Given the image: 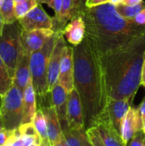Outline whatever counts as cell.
<instances>
[{
	"label": "cell",
	"instance_id": "7bdbcfd3",
	"mask_svg": "<svg viewBox=\"0 0 145 146\" xmlns=\"http://www.w3.org/2000/svg\"><path fill=\"white\" fill-rule=\"evenodd\" d=\"M14 1V4H17V3H22L26 0H13Z\"/></svg>",
	"mask_w": 145,
	"mask_h": 146
},
{
	"label": "cell",
	"instance_id": "d6a6232c",
	"mask_svg": "<svg viewBox=\"0 0 145 146\" xmlns=\"http://www.w3.org/2000/svg\"><path fill=\"white\" fill-rule=\"evenodd\" d=\"M110 0H86L85 6L91 8V7H94V6H97L100 4H103L106 3H109Z\"/></svg>",
	"mask_w": 145,
	"mask_h": 146
},
{
	"label": "cell",
	"instance_id": "277c9868",
	"mask_svg": "<svg viewBox=\"0 0 145 146\" xmlns=\"http://www.w3.org/2000/svg\"><path fill=\"white\" fill-rule=\"evenodd\" d=\"M59 33H55L41 49L32 53L29 56V68L32 82L35 91L36 99L38 100L40 105L39 108L51 104V103L49 102L50 92L47 81L48 64L51 51Z\"/></svg>",
	"mask_w": 145,
	"mask_h": 146
},
{
	"label": "cell",
	"instance_id": "d6986e66",
	"mask_svg": "<svg viewBox=\"0 0 145 146\" xmlns=\"http://www.w3.org/2000/svg\"><path fill=\"white\" fill-rule=\"evenodd\" d=\"M30 81H32V77L29 68V56L21 53L15 67L13 84L23 92Z\"/></svg>",
	"mask_w": 145,
	"mask_h": 146
},
{
	"label": "cell",
	"instance_id": "f546056e",
	"mask_svg": "<svg viewBox=\"0 0 145 146\" xmlns=\"http://www.w3.org/2000/svg\"><path fill=\"white\" fill-rule=\"evenodd\" d=\"M38 3H45L51 8L55 12V16H57L61 11L62 0H38Z\"/></svg>",
	"mask_w": 145,
	"mask_h": 146
},
{
	"label": "cell",
	"instance_id": "3957f363",
	"mask_svg": "<svg viewBox=\"0 0 145 146\" xmlns=\"http://www.w3.org/2000/svg\"><path fill=\"white\" fill-rule=\"evenodd\" d=\"M90 38L99 56L121 48L138 35L145 34V26L122 17L112 3L84 7L79 13Z\"/></svg>",
	"mask_w": 145,
	"mask_h": 146
},
{
	"label": "cell",
	"instance_id": "5b68a950",
	"mask_svg": "<svg viewBox=\"0 0 145 146\" xmlns=\"http://www.w3.org/2000/svg\"><path fill=\"white\" fill-rule=\"evenodd\" d=\"M21 29V27L16 21L13 23L4 24L0 35V56L12 80L21 55L20 36Z\"/></svg>",
	"mask_w": 145,
	"mask_h": 146
},
{
	"label": "cell",
	"instance_id": "816d5d0a",
	"mask_svg": "<svg viewBox=\"0 0 145 146\" xmlns=\"http://www.w3.org/2000/svg\"><path fill=\"white\" fill-rule=\"evenodd\" d=\"M0 146H5V145H0Z\"/></svg>",
	"mask_w": 145,
	"mask_h": 146
},
{
	"label": "cell",
	"instance_id": "ee69618b",
	"mask_svg": "<svg viewBox=\"0 0 145 146\" xmlns=\"http://www.w3.org/2000/svg\"><path fill=\"white\" fill-rule=\"evenodd\" d=\"M3 130V125H2V121H1V116H0V131Z\"/></svg>",
	"mask_w": 145,
	"mask_h": 146
},
{
	"label": "cell",
	"instance_id": "52a82bcc",
	"mask_svg": "<svg viewBox=\"0 0 145 146\" xmlns=\"http://www.w3.org/2000/svg\"><path fill=\"white\" fill-rule=\"evenodd\" d=\"M54 33L52 29H21L20 36L21 53L30 56L32 53L41 49Z\"/></svg>",
	"mask_w": 145,
	"mask_h": 146
},
{
	"label": "cell",
	"instance_id": "ba28073f",
	"mask_svg": "<svg viewBox=\"0 0 145 146\" xmlns=\"http://www.w3.org/2000/svg\"><path fill=\"white\" fill-rule=\"evenodd\" d=\"M17 21L23 30L52 29L53 26L52 17H50L39 4L17 20Z\"/></svg>",
	"mask_w": 145,
	"mask_h": 146
},
{
	"label": "cell",
	"instance_id": "ac0fdd59",
	"mask_svg": "<svg viewBox=\"0 0 145 146\" xmlns=\"http://www.w3.org/2000/svg\"><path fill=\"white\" fill-rule=\"evenodd\" d=\"M94 128L105 146H126L121 134L115 130L108 120L98 123Z\"/></svg>",
	"mask_w": 145,
	"mask_h": 146
},
{
	"label": "cell",
	"instance_id": "5bb4252c",
	"mask_svg": "<svg viewBox=\"0 0 145 146\" xmlns=\"http://www.w3.org/2000/svg\"><path fill=\"white\" fill-rule=\"evenodd\" d=\"M143 131V120L138 108L130 107L121 128V136L125 145L138 132Z\"/></svg>",
	"mask_w": 145,
	"mask_h": 146
},
{
	"label": "cell",
	"instance_id": "f907efd6",
	"mask_svg": "<svg viewBox=\"0 0 145 146\" xmlns=\"http://www.w3.org/2000/svg\"><path fill=\"white\" fill-rule=\"evenodd\" d=\"M86 146H92V145H91V143H89V144H88V145H86Z\"/></svg>",
	"mask_w": 145,
	"mask_h": 146
},
{
	"label": "cell",
	"instance_id": "30bf717a",
	"mask_svg": "<svg viewBox=\"0 0 145 146\" xmlns=\"http://www.w3.org/2000/svg\"><path fill=\"white\" fill-rule=\"evenodd\" d=\"M73 46L66 45L60 62L57 83L69 93L73 89Z\"/></svg>",
	"mask_w": 145,
	"mask_h": 146
},
{
	"label": "cell",
	"instance_id": "7a4b0ae2",
	"mask_svg": "<svg viewBox=\"0 0 145 146\" xmlns=\"http://www.w3.org/2000/svg\"><path fill=\"white\" fill-rule=\"evenodd\" d=\"M144 57L145 34L100 56L108 99H134L141 86Z\"/></svg>",
	"mask_w": 145,
	"mask_h": 146
},
{
	"label": "cell",
	"instance_id": "9a60e30c",
	"mask_svg": "<svg viewBox=\"0 0 145 146\" xmlns=\"http://www.w3.org/2000/svg\"><path fill=\"white\" fill-rule=\"evenodd\" d=\"M67 96L65 89L56 83L50 90V103L58 117L62 131L68 128L67 122Z\"/></svg>",
	"mask_w": 145,
	"mask_h": 146
},
{
	"label": "cell",
	"instance_id": "7dc6e473",
	"mask_svg": "<svg viewBox=\"0 0 145 146\" xmlns=\"http://www.w3.org/2000/svg\"><path fill=\"white\" fill-rule=\"evenodd\" d=\"M3 0H0V8H1V6L3 4Z\"/></svg>",
	"mask_w": 145,
	"mask_h": 146
},
{
	"label": "cell",
	"instance_id": "2e32d148",
	"mask_svg": "<svg viewBox=\"0 0 145 146\" xmlns=\"http://www.w3.org/2000/svg\"><path fill=\"white\" fill-rule=\"evenodd\" d=\"M62 33L67 43L76 46L79 44L85 36V26L80 14L73 16L69 22L66 24Z\"/></svg>",
	"mask_w": 145,
	"mask_h": 146
},
{
	"label": "cell",
	"instance_id": "9c48e42d",
	"mask_svg": "<svg viewBox=\"0 0 145 146\" xmlns=\"http://www.w3.org/2000/svg\"><path fill=\"white\" fill-rule=\"evenodd\" d=\"M133 100L129 99H108L106 105V117L115 130L121 134L122 121L132 106Z\"/></svg>",
	"mask_w": 145,
	"mask_h": 146
},
{
	"label": "cell",
	"instance_id": "7402d4cb",
	"mask_svg": "<svg viewBox=\"0 0 145 146\" xmlns=\"http://www.w3.org/2000/svg\"><path fill=\"white\" fill-rule=\"evenodd\" d=\"M32 122L33 126L35 127L36 131H37L38 134L39 135L41 140H49L48 134H47L45 118H44V113L40 108L36 110Z\"/></svg>",
	"mask_w": 145,
	"mask_h": 146
},
{
	"label": "cell",
	"instance_id": "bcb514c9",
	"mask_svg": "<svg viewBox=\"0 0 145 146\" xmlns=\"http://www.w3.org/2000/svg\"><path fill=\"white\" fill-rule=\"evenodd\" d=\"M80 1H81V3H82L83 6H85V2H86V0H80Z\"/></svg>",
	"mask_w": 145,
	"mask_h": 146
},
{
	"label": "cell",
	"instance_id": "44dd1931",
	"mask_svg": "<svg viewBox=\"0 0 145 146\" xmlns=\"http://www.w3.org/2000/svg\"><path fill=\"white\" fill-rule=\"evenodd\" d=\"M62 136L68 146H86L90 143L85 128H68L62 131Z\"/></svg>",
	"mask_w": 145,
	"mask_h": 146
},
{
	"label": "cell",
	"instance_id": "4dcf8cb0",
	"mask_svg": "<svg viewBox=\"0 0 145 146\" xmlns=\"http://www.w3.org/2000/svg\"><path fill=\"white\" fill-rule=\"evenodd\" d=\"M145 134L143 131L136 133L126 145V146H144V139Z\"/></svg>",
	"mask_w": 145,
	"mask_h": 146
},
{
	"label": "cell",
	"instance_id": "d590c367",
	"mask_svg": "<svg viewBox=\"0 0 145 146\" xmlns=\"http://www.w3.org/2000/svg\"><path fill=\"white\" fill-rule=\"evenodd\" d=\"M144 0H123L121 4L124 5H127V6H132V5H136L138 4L139 3L143 2Z\"/></svg>",
	"mask_w": 145,
	"mask_h": 146
},
{
	"label": "cell",
	"instance_id": "484cf974",
	"mask_svg": "<svg viewBox=\"0 0 145 146\" xmlns=\"http://www.w3.org/2000/svg\"><path fill=\"white\" fill-rule=\"evenodd\" d=\"M38 4V0H26L22 3H17L14 5V12L15 18L19 20L29 11H31L33 8H35Z\"/></svg>",
	"mask_w": 145,
	"mask_h": 146
},
{
	"label": "cell",
	"instance_id": "74e56055",
	"mask_svg": "<svg viewBox=\"0 0 145 146\" xmlns=\"http://www.w3.org/2000/svg\"><path fill=\"white\" fill-rule=\"evenodd\" d=\"M53 146H68V145L66 144L63 136H62V137L60 138V139H59V140H58V141H57Z\"/></svg>",
	"mask_w": 145,
	"mask_h": 146
},
{
	"label": "cell",
	"instance_id": "8d00e7d4",
	"mask_svg": "<svg viewBox=\"0 0 145 146\" xmlns=\"http://www.w3.org/2000/svg\"><path fill=\"white\" fill-rule=\"evenodd\" d=\"M141 86L145 87V57L143 64V68H142V75H141Z\"/></svg>",
	"mask_w": 145,
	"mask_h": 146
},
{
	"label": "cell",
	"instance_id": "8fae6325",
	"mask_svg": "<svg viewBox=\"0 0 145 146\" xmlns=\"http://www.w3.org/2000/svg\"><path fill=\"white\" fill-rule=\"evenodd\" d=\"M67 122L70 129L85 128L81 102L74 88L67 96Z\"/></svg>",
	"mask_w": 145,
	"mask_h": 146
},
{
	"label": "cell",
	"instance_id": "6da1fadb",
	"mask_svg": "<svg viewBox=\"0 0 145 146\" xmlns=\"http://www.w3.org/2000/svg\"><path fill=\"white\" fill-rule=\"evenodd\" d=\"M73 88L77 91L83 110L86 130L107 121V93L100 56L89 38L73 46Z\"/></svg>",
	"mask_w": 145,
	"mask_h": 146
},
{
	"label": "cell",
	"instance_id": "e575fe53",
	"mask_svg": "<svg viewBox=\"0 0 145 146\" xmlns=\"http://www.w3.org/2000/svg\"><path fill=\"white\" fill-rule=\"evenodd\" d=\"M138 111H139V113L141 115V117L143 119L145 116V97L144 98L143 101L141 102V104H139V106L138 107Z\"/></svg>",
	"mask_w": 145,
	"mask_h": 146
},
{
	"label": "cell",
	"instance_id": "83f0119b",
	"mask_svg": "<svg viewBox=\"0 0 145 146\" xmlns=\"http://www.w3.org/2000/svg\"><path fill=\"white\" fill-rule=\"evenodd\" d=\"M18 131L21 133V135H26V136H33V137H39L38 134L35 127L33 126L32 122L30 123H24L21 124L18 127Z\"/></svg>",
	"mask_w": 145,
	"mask_h": 146
},
{
	"label": "cell",
	"instance_id": "4fadbf2b",
	"mask_svg": "<svg viewBox=\"0 0 145 146\" xmlns=\"http://www.w3.org/2000/svg\"><path fill=\"white\" fill-rule=\"evenodd\" d=\"M84 7L80 0H62L59 15L52 17V30L54 33H62L68 21L79 14Z\"/></svg>",
	"mask_w": 145,
	"mask_h": 146
},
{
	"label": "cell",
	"instance_id": "ab89813d",
	"mask_svg": "<svg viewBox=\"0 0 145 146\" xmlns=\"http://www.w3.org/2000/svg\"><path fill=\"white\" fill-rule=\"evenodd\" d=\"M3 26H4V22H3V18H2V16H1V14H0V35L2 34V32H3Z\"/></svg>",
	"mask_w": 145,
	"mask_h": 146
},
{
	"label": "cell",
	"instance_id": "c3c4849f",
	"mask_svg": "<svg viewBox=\"0 0 145 146\" xmlns=\"http://www.w3.org/2000/svg\"><path fill=\"white\" fill-rule=\"evenodd\" d=\"M1 103H2V97L0 96V107H1Z\"/></svg>",
	"mask_w": 145,
	"mask_h": 146
},
{
	"label": "cell",
	"instance_id": "f6af8a7d",
	"mask_svg": "<svg viewBox=\"0 0 145 146\" xmlns=\"http://www.w3.org/2000/svg\"><path fill=\"white\" fill-rule=\"evenodd\" d=\"M29 146H40V145L39 144H37V143H33V144H32L31 145Z\"/></svg>",
	"mask_w": 145,
	"mask_h": 146
},
{
	"label": "cell",
	"instance_id": "e0dca14e",
	"mask_svg": "<svg viewBox=\"0 0 145 146\" xmlns=\"http://www.w3.org/2000/svg\"><path fill=\"white\" fill-rule=\"evenodd\" d=\"M40 109L42 110L45 118L49 142L50 145L53 146L62 136V131L58 117L56 115L54 107L51 104L49 106L42 107Z\"/></svg>",
	"mask_w": 145,
	"mask_h": 146
},
{
	"label": "cell",
	"instance_id": "f35d334b",
	"mask_svg": "<svg viewBox=\"0 0 145 146\" xmlns=\"http://www.w3.org/2000/svg\"><path fill=\"white\" fill-rule=\"evenodd\" d=\"M122 1H123V0H110L109 3H112V4L115 5V6H117V5H119V4H121V3H122Z\"/></svg>",
	"mask_w": 145,
	"mask_h": 146
},
{
	"label": "cell",
	"instance_id": "f1b7e54d",
	"mask_svg": "<svg viewBox=\"0 0 145 146\" xmlns=\"http://www.w3.org/2000/svg\"><path fill=\"white\" fill-rule=\"evenodd\" d=\"M86 134L88 136L91 145L92 146H105L94 127L86 130Z\"/></svg>",
	"mask_w": 145,
	"mask_h": 146
},
{
	"label": "cell",
	"instance_id": "60d3db41",
	"mask_svg": "<svg viewBox=\"0 0 145 146\" xmlns=\"http://www.w3.org/2000/svg\"><path fill=\"white\" fill-rule=\"evenodd\" d=\"M40 146H51L49 140H41V144Z\"/></svg>",
	"mask_w": 145,
	"mask_h": 146
},
{
	"label": "cell",
	"instance_id": "7c38bea8",
	"mask_svg": "<svg viewBox=\"0 0 145 146\" xmlns=\"http://www.w3.org/2000/svg\"><path fill=\"white\" fill-rule=\"evenodd\" d=\"M67 45V41L65 40L62 33H59L56 44L51 51L49 64H48V74H47V81L49 90L50 92L51 88L57 83L58 75H59V68L60 62L62 56V53L65 46Z\"/></svg>",
	"mask_w": 145,
	"mask_h": 146
},
{
	"label": "cell",
	"instance_id": "8992f818",
	"mask_svg": "<svg viewBox=\"0 0 145 146\" xmlns=\"http://www.w3.org/2000/svg\"><path fill=\"white\" fill-rule=\"evenodd\" d=\"M0 116L3 129L6 131H14L22 123L23 92L15 84L2 97Z\"/></svg>",
	"mask_w": 145,
	"mask_h": 146
},
{
	"label": "cell",
	"instance_id": "1f68e13d",
	"mask_svg": "<svg viewBox=\"0 0 145 146\" xmlns=\"http://www.w3.org/2000/svg\"><path fill=\"white\" fill-rule=\"evenodd\" d=\"M132 20L138 25L145 26V8L143 10H141L138 14H137L132 18Z\"/></svg>",
	"mask_w": 145,
	"mask_h": 146
},
{
	"label": "cell",
	"instance_id": "d4e9b609",
	"mask_svg": "<svg viewBox=\"0 0 145 146\" xmlns=\"http://www.w3.org/2000/svg\"><path fill=\"white\" fill-rule=\"evenodd\" d=\"M14 5L13 0H3L0 8V14L4 24L13 23L17 21L14 12Z\"/></svg>",
	"mask_w": 145,
	"mask_h": 146
},
{
	"label": "cell",
	"instance_id": "cb8c5ba5",
	"mask_svg": "<svg viewBox=\"0 0 145 146\" xmlns=\"http://www.w3.org/2000/svg\"><path fill=\"white\" fill-rule=\"evenodd\" d=\"M13 84V80L10 78L8 69L0 56V96L3 97Z\"/></svg>",
	"mask_w": 145,
	"mask_h": 146
},
{
	"label": "cell",
	"instance_id": "4316f807",
	"mask_svg": "<svg viewBox=\"0 0 145 146\" xmlns=\"http://www.w3.org/2000/svg\"><path fill=\"white\" fill-rule=\"evenodd\" d=\"M7 134L8 137L4 144L5 146H26L18 128L14 131H7Z\"/></svg>",
	"mask_w": 145,
	"mask_h": 146
},
{
	"label": "cell",
	"instance_id": "603a6c76",
	"mask_svg": "<svg viewBox=\"0 0 145 146\" xmlns=\"http://www.w3.org/2000/svg\"><path fill=\"white\" fill-rule=\"evenodd\" d=\"M145 8V2L143 1L139 3L138 4L132 5V6H127L124 4H119L115 6L116 11L124 18L126 19H132L137 14H138L141 10H143Z\"/></svg>",
	"mask_w": 145,
	"mask_h": 146
},
{
	"label": "cell",
	"instance_id": "681fc988",
	"mask_svg": "<svg viewBox=\"0 0 145 146\" xmlns=\"http://www.w3.org/2000/svg\"><path fill=\"white\" fill-rule=\"evenodd\" d=\"M144 146H145V136H144Z\"/></svg>",
	"mask_w": 145,
	"mask_h": 146
},
{
	"label": "cell",
	"instance_id": "ffe728a7",
	"mask_svg": "<svg viewBox=\"0 0 145 146\" xmlns=\"http://www.w3.org/2000/svg\"><path fill=\"white\" fill-rule=\"evenodd\" d=\"M36 110V94L32 86V82L30 81L23 90V117L21 124L32 122Z\"/></svg>",
	"mask_w": 145,
	"mask_h": 146
},
{
	"label": "cell",
	"instance_id": "836d02e7",
	"mask_svg": "<svg viewBox=\"0 0 145 146\" xmlns=\"http://www.w3.org/2000/svg\"><path fill=\"white\" fill-rule=\"evenodd\" d=\"M8 134H7V131L3 129L0 131V145H3L5 144L6 139H7Z\"/></svg>",
	"mask_w": 145,
	"mask_h": 146
},
{
	"label": "cell",
	"instance_id": "b9f144b4",
	"mask_svg": "<svg viewBox=\"0 0 145 146\" xmlns=\"http://www.w3.org/2000/svg\"><path fill=\"white\" fill-rule=\"evenodd\" d=\"M142 120H143V132H144V133L145 134V116Z\"/></svg>",
	"mask_w": 145,
	"mask_h": 146
}]
</instances>
